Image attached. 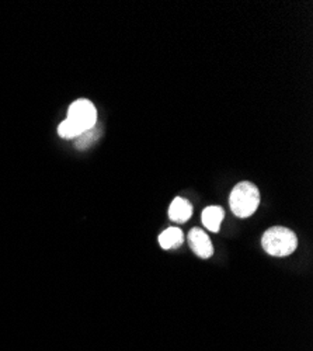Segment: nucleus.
Returning <instances> with one entry per match:
<instances>
[{"label":"nucleus","mask_w":313,"mask_h":351,"mask_svg":"<svg viewBox=\"0 0 313 351\" xmlns=\"http://www.w3.org/2000/svg\"><path fill=\"white\" fill-rule=\"evenodd\" d=\"M58 132L62 138H66V139H71V138H77L82 135V132L73 125L71 124L68 120H65L64 123H61V125L58 127Z\"/></svg>","instance_id":"nucleus-8"},{"label":"nucleus","mask_w":313,"mask_h":351,"mask_svg":"<svg viewBox=\"0 0 313 351\" xmlns=\"http://www.w3.org/2000/svg\"><path fill=\"white\" fill-rule=\"evenodd\" d=\"M263 249L275 257H286L297 250L298 239L295 233L284 226H274L266 230L262 238Z\"/></svg>","instance_id":"nucleus-2"},{"label":"nucleus","mask_w":313,"mask_h":351,"mask_svg":"<svg viewBox=\"0 0 313 351\" xmlns=\"http://www.w3.org/2000/svg\"><path fill=\"white\" fill-rule=\"evenodd\" d=\"M159 245L164 249V250H173L177 249L183 245L184 242V235L183 230L179 228H168L166 230H163L159 235Z\"/></svg>","instance_id":"nucleus-6"},{"label":"nucleus","mask_w":313,"mask_h":351,"mask_svg":"<svg viewBox=\"0 0 313 351\" xmlns=\"http://www.w3.org/2000/svg\"><path fill=\"white\" fill-rule=\"evenodd\" d=\"M82 134L92 130L97 121V111L93 103L89 100H77L75 101L68 111V119Z\"/></svg>","instance_id":"nucleus-3"},{"label":"nucleus","mask_w":313,"mask_h":351,"mask_svg":"<svg viewBox=\"0 0 313 351\" xmlns=\"http://www.w3.org/2000/svg\"><path fill=\"white\" fill-rule=\"evenodd\" d=\"M229 206L238 218L251 217L260 206L259 189L250 182L236 184L229 197Z\"/></svg>","instance_id":"nucleus-1"},{"label":"nucleus","mask_w":313,"mask_h":351,"mask_svg":"<svg viewBox=\"0 0 313 351\" xmlns=\"http://www.w3.org/2000/svg\"><path fill=\"white\" fill-rule=\"evenodd\" d=\"M225 217V211L222 207L219 206H210L203 211L201 215V221L204 223V226L211 230V232H219L221 229V223L223 221Z\"/></svg>","instance_id":"nucleus-7"},{"label":"nucleus","mask_w":313,"mask_h":351,"mask_svg":"<svg viewBox=\"0 0 313 351\" xmlns=\"http://www.w3.org/2000/svg\"><path fill=\"white\" fill-rule=\"evenodd\" d=\"M191 215H192V206L186 198L176 197L172 201V204H170L168 217L173 222L184 223L191 218Z\"/></svg>","instance_id":"nucleus-5"},{"label":"nucleus","mask_w":313,"mask_h":351,"mask_svg":"<svg viewBox=\"0 0 313 351\" xmlns=\"http://www.w3.org/2000/svg\"><path fill=\"white\" fill-rule=\"evenodd\" d=\"M188 245L192 249V252L201 258H210L214 254V246L204 229H191L188 233Z\"/></svg>","instance_id":"nucleus-4"}]
</instances>
